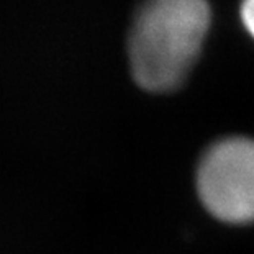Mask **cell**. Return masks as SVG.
<instances>
[{
	"instance_id": "cell-3",
	"label": "cell",
	"mask_w": 254,
	"mask_h": 254,
	"mask_svg": "<svg viewBox=\"0 0 254 254\" xmlns=\"http://www.w3.org/2000/svg\"><path fill=\"white\" fill-rule=\"evenodd\" d=\"M241 18L248 31L254 36V0H243L241 5Z\"/></svg>"
},
{
	"instance_id": "cell-2",
	"label": "cell",
	"mask_w": 254,
	"mask_h": 254,
	"mask_svg": "<svg viewBox=\"0 0 254 254\" xmlns=\"http://www.w3.org/2000/svg\"><path fill=\"white\" fill-rule=\"evenodd\" d=\"M208 212L228 223L254 221V139L228 138L207 151L197 174Z\"/></svg>"
},
{
	"instance_id": "cell-1",
	"label": "cell",
	"mask_w": 254,
	"mask_h": 254,
	"mask_svg": "<svg viewBox=\"0 0 254 254\" xmlns=\"http://www.w3.org/2000/svg\"><path fill=\"white\" fill-rule=\"evenodd\" d=\"M208 23L207 0H144L128 43L134 80L151 92L176 89L190 71Z\"/></svg>"
}]
</instances>
